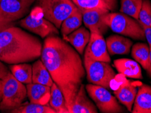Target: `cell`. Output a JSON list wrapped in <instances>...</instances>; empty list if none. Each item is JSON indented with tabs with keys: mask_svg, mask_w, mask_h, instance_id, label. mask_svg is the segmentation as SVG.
Returning <instances> with one entry per match:
<instances>
[{
	"mask_svg": "<svg viewBox=\"0 0 151 113\" xmlns=\"http://www.w3.org/2000/svg\"><path fill=\"white\" fill-rule=\"evenodd\" d=\"M43 16L57 28L77 8L72 0H37Z\"/></svg>",
	"mask_w": 151,
	"mask_h": 113,
	"instance_id": "cell-5",
	"label": "cell"
},
{
	"mask_svg": "<svg viewBox=\"0 0 151 113\" xmlns=\"http://www.w3.org/2000/svg\"><path fill=\"white\" fill-rule=\"evenodd\" d=\"M4 62L0 60V79H3L10 72V69L3 63Z\"/></svg>",
	"mask_w": 151,
	"mask_h": 113,
	"instance_id": "cell-30",
	"label": "cell"
},
{
	"mask_svg": "<svg viewBox=\"0 0 151 113\" xmlns=\"http://www.w3.org/2000/svg\"><path fill=\"white\" fill-rule=\"evenodd\" d=\"M104 1L110 11L114 12L118 8V0H104Z\"/></svg>",
	"mask_w": 151,
	"mask_h": 113,
	"instance_id": "cell-32",
	"label": "cell"
},
{
	"mask_svg": "<svg viewBox=\"0 0 151 113\" xmlns=\"http://www.w3.org/2000/svg\"><path fill=\"white\" fill-rule=\"evenodd\" d=\"M40 57L63 93L69 110L86 75L80 54L64 39L51 35L44 41Z\"/></svg>",
	"mask_w": 151,
	"mask_h": 113,
	"instance_id": "cell-1",
	"label": "cell"
},
{
	"mask_svg": "<svg viewBox=\"0 0 151 113\" xmlns=\"http://www.w3.org/2000/svg\"><path fill=\"white\" fill-rule=\"evenodd\" d=\"M35 0H1L0 10L13 22L23 18Z\"/></svg>",
	"mask_w": 151,
	"mask_h": 113,
	"instance_id": "cell-11",
	"label": "cell"
},
{
	"mask_svg": "<svg viewBox=\"0 0 151 113\" xmlns=\"http://www.w3.org/2000/svg\"><path fill=\"white\" fill-rule=\"evenodd\" d=\"M84 56L93 60L110 63L111 59L108 52L106 41L100 33L91 32L90 39L85 48Z\"/></svg>",
	"mask_w": 151,
	"mask_h": 113,
	"instance_id": "cell-9",
	"label": "cell"
},
{
	"mask_svg": "<svg viewBox=\"0 0 151 113\" xmlns=\"http://www.w3.org/2000/svg\"><path fill=\"white\" fill-rule=\"evenodd\" d=\"M137 21L142 25L151 26V2L150 0H143Z\"/></svg>",
	"mask_w": 151,
	"mask_h": 113,
	"instance_id": "cell-27",
	"label": "cell"
},
{
	"mask_svg": "<svg viewBox=\"0 0 151 113\" xmlns=\"http://www.w3.org/2000/svg\"><path fill=\"white\" fill-rule=\"evenodd\" d=\"M32 82L50 87L54 83L49 71L41 60H37L32 65Z\"/></svg>",
	"mask_w": 151,
	"mask_h": 113,
	"instance_id": "cell-19",
	"label": "cell"
},
{
	"mask_svg": "<svg viewBox=\"0 0 151 113\" xmlns=\"http://www.w3.org/2000/svg\"><path fill=\"white\" fill-rule=\"evenodd\" d=\"M27 94L31 103L45 105L49 102L51 89L50 86L40 83L27 84Z\"/></svg>",
	"mask_w": 151,
	"mask_h": 113,
	"instance_id": "cell-14",
	"label": "cell"
},
{
	"mask_svg": "<svg viewBox=\"0 0 151 113\" xmlns=\"http://www.w3.org/2000/svg\"><path fill=\"white\" fill-rule=\"evenodd\" d=\"M91 32L84 26H81L74 31L71 33L63 39L68 41L74 47L79 54H83L89 41Z\"/></svg>",
	"mask_w": 151,
	"mask_h": 113,
	"instance_id": "cell-18",
	"label": "cell"
},
{
	"mask_svg": "<svg viewBox=\"0 0 151 113\" xmlns=\"http://www.w3.org/2000/svg\"><path fill=\"white\" fill-rule=\"evenodd\" d=\"M84 66L87 81L90 83L110 90V83L116 73L109 63L93 60L84 56Z\"/></svg>",
	"mask_w": 151,
	"mask_h": 113,
	"instance_id": "cell-6",
	"label": "cell"
},
{
	"mask_svg": "<svg viewBox=\"0 0 151 113\" xmlns=\"http://www.w3.org/2000/svg\"><path fill=\"white\" fill-rule=\"evenodd\" d=\"M70 113H97V106L86 95L85 85L82 84L70 109Z\"/></svg>",
	"mask_w": 151,
	"mask_h": 113,
	"instance_id": "cell-13",
	"label": "cell"
},
{
	"mask_svg": "<svg viewBox=\"0 0 151 113\" xmlns=\"http://www.w3.org/2000/svg\"><path fill=\"white\" fill-rule=\"evenodd\" d=\"M114 65L117 71L126 77L134 79L143 78L140 65L135 60L127 58L117 59L114 61Z\"/></svg>",
	"mask_w": 151,
	"mask_h": 113,
	"instance_id": "cell-17",
	"label": "cell"
},
{
	"mask_svg": "<svg viewBox=\"0 0 151 113\" xmlns=\"http://www.w3.org/2000/svg\"><path fill=\"white\" fill-rule=\"evenodd\" d=\"M106 41L108 52L112 56L128 54L133 46V41L131 39L119 35H110Z\"/></svg>",
	"mask_w": 151,
	"mask_h": 113,
	"instance_id": "cell-15",
	"label": "cell"
},
{
	"mask_svg": "<svg viewBox=\"0 0 151 113\" xmlns=\"http://www.w3.org/2000/svg\"><path fill=\"white\" fill-rule=\"evenodd\" d=\"M81 11L84 26L90 32H98L103 35L107 33L109 26L106 23V18L110 12L109 10L97 8Z\"/></svg>",
	"mask_w": 151,
	"mask_h": 113,
	"instance_id": "cell-10",
	"label": "cell"
},
{
	"mask_svg": "<svg viewBox=\"0 0 151 113\" xmlns=\"http://www.w3.org/2000/svg\"><path fill=\"white\" fill-rule=\"evenodd\" d=\"M76 6L81 10L93 9H107L108 8L104 0H72Z\"/></svg>",
	"mask_w": 151,
	"mask_h": 113,
	"instance_id": "cell-26",
	"label": "cell"
},
{
	"mask_svg": "<svg viewBox=\"0 0 151 113\" xmlns=\"http://www.w3.org/2000/svg\"><path fill=\"white\" fill-rule=\"evenodd\" d=\"M50 97L49 105L56 113H69L65 99L61 90L56 83H53L50 87Z\"/></svg>",
	"mask_w": 151,
	"mask_h": 113,
	"instance_id": "cell-21",
	"label": "cell"
},
{
	"mask_svg": "<svg viewBox=\"0 0 151 113\" xmlns=\"http://www.w3.org/2000/svg\"><path fill=\"white\" fill-rule=\"evenodd\" d=\"M141 25L143 28L146 39L148 41L149 47H151V26H147L145 25H142V24H141Z\"/></svg>",
	"mask_w": 151,
	"mask_h": 113,
	"instance_id": "cell-31",
	"label": "cell"
},
{
	"mask_svg": "<svg viewBox=\"0 0 151 113\" xmlns=\"http://www.w3.org/2000/svg\"><path fill=\"white\" fill-rule=\"evenodd\" d=\"M106 22L113 32L132 38L144 41L145 35L141 24L137 20L121 12H109Z\"/></svg>",
	"mask_w": 151,
	"mask_h": 113,
	"instance_id": "cell-3",
	"label": "cell"
},
{
	"mask_svg": "<svg viewBox=\"0 0 151 113\" xmlns=\"http://www.w3.org/2000/svg\"><path fill=\"white\" fill-rule=\"evenodd\" d=\"M14 26V22L8 18L0 10V32Z\"/></svg>",
	"mask_w": 151,
	"mask_h": 113,
	"instance_id": "cell-29",
	"label": "cell"
},
{
	"mask_svg": "<svg viewBox=\"0 0 151 113\" xmlns=\"http://www.w3.org/2000/svg\"><path fill=\"white\" fill-rule=\"evenodd\" d=\"M12 113H56L55 110L48 104L29 103L21 104L19 107L11 110Z\"/></svg>",
	"mask_w": 151,
	"mask_h": 113,
	"instance_id": "cell-25",
	"label": "cell"
},
{
	"mask_svg": "<svg viewBox=\"0 0 151 113\" xmlns=\"http://www.w3.org/2000/svg\"><path fill=\"white\" fill-rule=\"evenodd\" d=\"M127 80L128 79H127L125 75L121 74V73L116 75L114 78H113L110 81V89L113 91L116 90L117 89H119L121 85H123L124 83H125L127 81Z\"/></svg>",
	"mask_w": 151,
	"mask_h": 113,
	"instance_id": "cell-28",
	"label": "cell"
},
{
	"mask_svg": "<svg viewBox=\"0 0 151 113\" xmlns=\"http://www.w3.org/2000/svg\"><path fill=\"white\" fill-rule=\"evenodd\" d=\"M86 92L95 106L103 113L125 112V110L106 88L90 83L85 85Z\"/></svg>",
	"mask_w": 151,
	"mask_h": 113,
	"instance_id": "cell-7",
	"label": "cell"
},
{
	"mask_svg": "<svg viewBox=\"0 0 151 113\" xmlns=\"http://www.w3.org/2000/svg\"><path fill=\"white\" fill-rule=\"evenodd\" d=\"M147 71L148 75L151 78V47H150V56H149V63H148V66L147 69L146 70Z\"/></svg>",
	"mask_w": 151,
	"mask_h": 113,
	"instance_id": "cell-33",
	"label": "cell"
},
{
	"mask_svg": "<svg viewBox=\"0 0 151 113\" xmlns=\"http://www.w3.org/2000/svg\"><path fill=\"white\" fill-rule=\"evenodd\" d=\"M10 72L18 81L23 84L32 83V66L27 63L14 64L10 67Z\"/></svg>",
	"mask_w": 151,
	"mask_h": 113,
	"instance_id": "cell-22",
	"label": "cell"
},
{
	"mask_svg": "<svg viewBox=\"0 0 151 113\" xmlns=\"http://www.w3.org/2000/svg\"><path fill=\"white\" fill-rule=\"evenodd\" d=\"M83 14L81 10L76 8L67 18L62 23L60 30L63 37L81 27L83 23Z\"/></svg>",
	"mask_w": 151,
	"mask_h": 113,
	"instance_id": "cell-20",
	"label": "cell"
},
{
	"mask_svg": "<svg viewBox=\"0 0 151 113\" xmlns=\"http://www.w3.org/2000/svg\"><path fill=\"white\" fill-rule=\"evenodd\" d=\"M0 1H1V0H0Z\"/></svg>",
	"mask_w": 151,
	"mask_h": 113,
	"instance_id": "cell-35",
	"label": "cell"
},
{
	"mask_svg": "<svg viewBox=\"0 0 151 113\" xmlns=\"http://www.w3.org/2000/svg\"><path fill=\"white\" fill-rule=\"evenodd\" d=\"M133 113H151V86L142 84L137 89Z\"/></svg>",
	"mask_w": 151,
	"mask_h": 113,
	"instance_id": "cell-16",
	"label": "cell"
},
{
	"mask_svg": "<svg viewBox=\"0 0 151 113\" xmlns=\"http://www.w3.org/2000/svg\"><path fill=\"white\" fill-rule=\"evenodd\" d=\"M3 87H4L3 79H0V102H1L2 99V96H3Z\"/></svg>",
	"mask_w": 151,
	"mask_h": 113,
	"instance_id": "cell-34",
	"label": "cell"
},
{
	"mask_svg": "<svg viewBox=\"0 0 151 113\" xmlns=\"http://www.w3.org/2000/svg\"><path fill=\"white\" fill-rule=\"evenodd\" d=\"M3 96L0 102V110L11 111L23 104L27 97V88L11 72L3 79Z\"/></svg>",
	"mask_w": 151,
	"mask_h": 113,
	"instance_id": "cell-4",
	"label": "cell"
},
{
	"mask_svg": "<svg viewBox=\"0 0 151 113\" xmlns=\"http://www.w3.org/2000/svg\"><path fill=\"white\" fill-rule=\"evenodd\" d=\"M132 56L134 60L146 70L149 63L150 47L144 43H137L132 46Z\"/></svg>",
	"mask_w": 151,
	"mask_h": 113,
	"instance_id": "cell-23",
	"label": "cell"
},
{
	"mask_svg": "<svg viewBox=\"0 0 151 113\" xmlns=\"http://www.w3.org/2000/svg\"><path fill=\"white\" fill-rule=\"evenodd\" d=\"M143 0H121L120 12L138 20Z\"/></svg>",
	"mask_w": 151,
	"mask_h": 113,
	"instance_id": "cell-24",
	"label": "cell"
},
{
	"mask_svg": "<svg viewBox=\"0 0 151 113\" xmlns=\"http://www.w3.org/2000/svg\"><path fill=\"white\" fill-rule=\"evenodd\" d=\"M142 83L140 81H132L127 80L119 89L114 91L116 99L127 108L128 111L132 112V106L136 96L137 89Z\"/></svg>",
	"mask_w": 151,
	"mask_h": 113,
	"instance_id": "cell-12",
	"label": "cell"
},
{
	"mask_svg": "<svg viewBox=\"0 0 151 113\" xmlns=\"http://www.w3.org/2000/svg\"><path fill=\"white\" fill-rule=\"evenodd\" d=\"M19 24L29 31L40 36L42 38L59 35V31L56 26L44 17L35 16L30 14L20 20Z\"/></svg>",
	"mask_w": 151,
	"mask_h": 113,
	"instance_id": "cell-8",
	"label": "cell"
},
{
	"mask_svg": "<svg viewBox=\"0 0 151 113\" xmlns=\"http://www.w3.org/2000/svg\"><path fill=\"white\" fill-rule=\"evenodd\" d=\"M42 46L36 37L12 26L0 32V60L9 65L32 62L41 56Z\"/></svg>",
	"mask_w": 151,
	"mask_h": 113,
	"instance_id": "cell-2",
	"label": "cell"
}]
</instances>
